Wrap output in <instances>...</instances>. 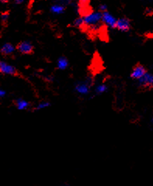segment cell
<instances>
[{
	"label": "cell",
	"mask_w": 153,
	"mask_h": 186,
	"mask_svg": "<svg viewBox=\"0 0 153 186\" xmlns=\"http://www.w3.org/2000/svg\"><path fill=\"white\" fill-rule=\"evenodd\" d=\"M102 21L105 24L108 26V27H111V28H116V25H117V20L113 17L112 15L107 12H103V18H102Z\"/></svg>",
	"instance_id": "obj_5"
},
{
	"label": "cell",
	"mask_w": 153,
	"mask_h": 186,
	"mask_svg": "<svg viewBox=\"0 0 153 186\" xmlns=\"http://www.w3.org/2000/svg\"><path fill=\"white\" fill-rule=\"evenodd\" d=\"M9 2V0H1L2 3H7Z\"/></svg>",
	"instance_id": "obj_20"
},
{
	"label": "cell",
	"mask_w": 153,
	"mask_h": 186,
	"mask_svg": "<svg viewBox=\"0 0 153 186\" xmlns=\"http://www.w3.org/2000/svg\"><path fill=\"white\" fill-rule=\"evenodd\" d=\"M116 28L118 30L122 32H127L130 30L131 23L128 19L127 18H121L117 20Z\"/></svg>",
	"instance_id": "obj_6"
},
{
	"label": "cell",
	"mask_w": 153,
	"mask_h": 186,
	"mask_svg": "<svg viewBox=\"0 0 153 186\" xmlns=\"http://www.w3.org/2000/svg\"><path fill=\"white\" fill-rule=\"evenodd\" d=\"M8 18H9V12H3L1 15V19H2V24H6V22L8 21Z\"/></svg>",
	"instance_id": "obj_15"
},
{
	"label": "cell",
	"mask_w": 153,
	"mask_h": 186,
	"mask_svg": "<svg viewBox=\"0 0 153 186\" xmlns=\"http://www.w3.org/2000/svg\"><path fill=\"white\" fill-rule=\"evenodd\" d=\"M152 122H153V120H152Z\"/></svg>",
	"instance_id": "obj_22"
},
{
	"label": "cell",
	"mask_w": 153,
	"mask_h": 186,
	"mask_svg": "<svg viewBox=\"0 0 153 186\" xmlns=\"http://www.w3.org/2000/svg\"><path fill=\"white\" fill-rule=\"evenodd\" d=\"M68 62L67 61V59L65 57H60L59 59L58 60V63H57V66L59 69L61 70H65V68L68 67Z\"/></svg>",
	"instance_id": "obj_10"
},
{
	"label": "cell",
	"mask_w": 153,
	"mask_h": 186,
	"mask_svg": "<svg viewBox=\"0 0 153 186\" xmlns=\"http://www.w3.org/2000/svg\"><path fill=\"white\" fill-rule=\"evenodd\" d=\"M74 25L75 27H82V26L85 25V23H84V19L82 18H79L77 20H75L74 22Z\"/></svg>",
	"instance_id": "obj_14"
},
{
	"label": "cell",
	"mask_w": 153,
	"mask_h": 186,
	"mask_svg": "<svg viewBox=\"0 0 153 186\" xmlns=\"http://www.w3.org/2000/svg\"><path fill=\"white\" fill-rule=\"evenodd\" d=\"M76 89L78 93L82 95L87 94L89 92V88L86 84H79L77 86H76Z\"/></svg>",
	"instance_id": "obj_11"
},
{
	"label": "cell",
	"mask_w": 153,
	"mask_h": 186,
	"mask_svg": "<svg viewBox=\"0 0 153 186\" xmlns=\"http://www.w3.org/2000/svg\"><path fill=\"white\" fill-rule=\"evenodd\" d=\"M50 102H41V103H39L37 105V106L36 107V109L35 110H43V109L44 108H47V107H49L50 106Z\"/></svg>",
	"instance_id": "obj_13"
},
{
	"label": "cell",
	"mask_w": 153,
	"mask_h": 186,
	"mask_svg": "<svg viewBox=\"0 0 153 186\" xmlns=\"http://www.w3.org/2000/svg\"><path fill=\"white\" fill-rule=\"evenodd\" d=\"M59 186H68V185H59Z\"/></svg>",
	"instance_id": "obj_21"
},
{
	"label": "cell",
	"mask_w": 153,
	"mask_h": 186,
	"mask_svg": "<svg viewBox=\"0 0 153 186\" xmlns=\"http://www.w3.org/2000/svg\"><path fill=\"white\" fill-rule=\"evenodd\" d=\"M146 74V68H145L142 65H138L133 68V71H132L131 76V78H134V79L140 80L141 78H143V76H144Z\"/></svg>",
	"instance_id": "obj_4"
},
{
	"label": "cell",
	"mask_w": 153,
	"mask_h": 186,
	"mask_svg": "<svg viewBox=\"0 0 153 186\" xmlns=\"http://www.w3.org/2000/svg\"><path fill=\"white\" fill-rule=\"evenodd\" d=\"M139 83L143 87H153V76L150 74L146 73L139 80Z\"/></svg>",
	"instance_id": "obj_7"
},
{
	"label": "cell",
	"mask_w": 153,
	"mask_h": 186,
	"mask_svg": "<svg viewBox=\"0 0 153 186\" xmlns=\"http://www.w3.org/2000/svg\"><path fill=\"white\" fill-rule=\"evenodd\" d=\"M15 105L19 110H27L30 106L29 102L21 99H17L15 102Z\"/></svg>",
	"instance_id": "obj_9"
},
{
	"label": "cell",
	"mask_w": 153,
	"mask_h": 186,
	"mask_svg": "<svg viewBox=\"0 0 153 186\" xmlns=\"http://www.w3.org/2000/svg\"><path fill=\"white\" fill-rule=\"evenodd\" d=\"M17 48L23 54H31L33 52V46L28 41L20 42L17 45Z\"/></svg>",
	"instance_id": "obj_3"
},
{
	"label": "cell",
	"mask_w": 153,
	"mask_h": 186,
	"mask_svg": "<svg viewBox=\"0 0 153 186\" xmlns=\"http://www.w3.org/2000/svg\"><path fill=\"white\" fill-rule=\"evenodd\" d=\"M103 18V13L102 12H96V13L87 14L83 17L85 25L90 26V27H95Z\"/></svg>",
	"instance_id": "obj_1"
},
{
	"label": "cell",
	"mask_w": 153,
	"mask_h": 186,
	"mask_svg": "<svg viewBox=\"0 0 153 186\" xmlns=\"http://www.w3.org/2000/svg\"><path fill=\"white\" fill-rule=\"evenodd\" d=\"M14 46L9 43H6L1 48V54L4 56L11 55L14 52Z\"/></svg>",
	"instance_id": "obj_8"
},
{
	"label": "cell",
	"mask_w": 153,
	"mask_h": 186,
	"mask_svg": "<svg viewBox=\"0 0 153 186\" xmlns=\"http://www.w3.org/2000/svg\"><path fill=\"white\" fill-rule=\"evenodd\" d=\"M80 2L82 3V6H86V5H88V3L90 2V0H80Z\"/></svg>",
	"instance_id": "obj_17"
},
{
	"label": "cell",
	"mask_w": 153,
	"mask_h": 186,
	"mask_svg": "<svg viewBox=\"0 0 153 186\" xmlns=\"http://www.w3.org/2000/svg\"><path fill=\"white\" fill-rule=\"evenodd\" d=\"M5 95H6V92H5L4 90L0 91V96H1L2 98H3Z\"/></svg>",
	"instance_id": "obj_18"
},
{
	"label": "cell",
	"mask_w": 153,
	"mask_h": 186,
	"mask_svg": "<svg viewBox=\"0 0 153 186\" xmlns=\"http://www.w3.org/2000/svg\"><path fill=\"white\" fill-rule=\"evenodd\" d=\"M0 71L2 73L5 74V75H12V76H17L18 75V72L16 68H14L12 65H8L4 61L0 62Z\"/></svg>",
	"instance_id": "obj_2"
},
{
	"label": "cell",
	"mask_w": 153,
	"mask_h": 186,
	"mask_svg": "<svg viewBox=\"0 0 153 186\" xmlns=\"http://www.w3.org/2000/svg\"><path fill=\"white\" fill-rule=\"evenodd\" d=\"M106 91V86H104V85L99 86L98 87L96 88V92L99 93V94H102V93L105 92Z\"/></svg>",
	"instance_id": "obj_16"
},
{
	"label": "cell",
	"mask_w": 153,
	"mask_h": 186,
	"mask_svg": "<svg viewBox=\"0 0 153 186\" xmlns=\"http://www.w3.org/2000/svg\"><path fill=\"white\" fill-rule=\"evenodd\" d=\"M51 11H52L53 13L60 14L62 13V12H63L64 7L62 6H59V5H55V6H52V8H51Z\"/></svg>",
	"instance_id": "obj_12"
},
{
	"label": "cell",
	"mask_w": 153,
	"mask_h": 186,
	"mask_svg": "<svg viewBox=\"0 0 153 186\" xmlns=\"http://www.w3.org/2000/svg\"><path fill=\"white\" fill-rule=\"evenodd\" d=\"M23 2V0H15V2L17 3V4H21Z\"/></svg>",
	"instance_id": "obj_19"
}]
</instances>
